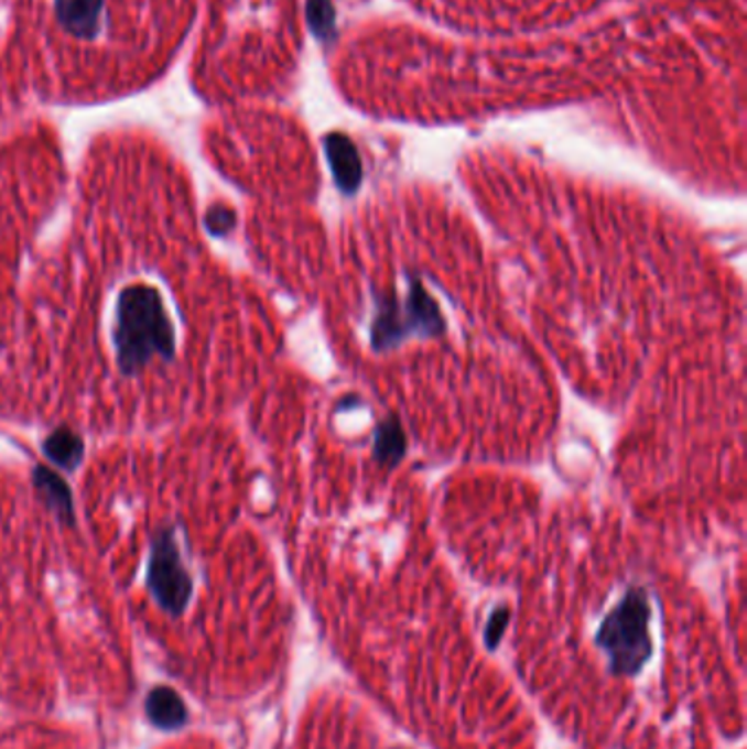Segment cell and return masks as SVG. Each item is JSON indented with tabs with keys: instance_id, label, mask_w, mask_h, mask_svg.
I'll use <instances>...</instances> for the list:
<instances>
[{
	"instance_id": "6da1fadb",
	"label": "cell",
	"mask_w": 747,
	"mask_h": 749,
	"mask_svg": "<svg viewBox=\"0 0 747 749\" xmlns=\"http://www.w3.org/2000/svg\"><path fill=\"white\" fill-rule=\"evenodd\" d=\"M112 340L121 373H139L154 358H174L176 329L156 287L130 285L119 294Z\"/></svg>"
},
{
	"instance_id": "7a4b0ae2",
	"label": "cell",
	"mask_w": 747,
	"mask_h": 749,
	"mask_svg": "<svg viewBox=\"0 0 747 749\" xmlns=\"http://www.w3.org/2000/svg\"><path fill=\"white\" fill-rule=\"evenodd\" d=\"M651 605L645 589H629L607 614L596 633L598 649L607 655L609 671L618 677L638 675L653 655L649 631Z\"/></svg>"
},
{
	"instance_id": "3957f363",
	"label": "cell",
	"mask_w": 747,
	"mask_h": 749,
	"mask_svg": "<svg viewBox=\"0 0 747 749\" xmlns=\"http://www.w3.org/2000/svg\"><path fill=\"white\" fill-rule=\"evenodd\" d=\"M445 332V323L436 301L425 292V287L414 279L403 305L392 296L381 301L374 323L375 351H388L397 347L405 336H439Z\"/></svg>"
},
{
	"instance_id": "277c9868",
	"label": "cell",
	"mask_w": 747,
	"mask_h": 749,
	"mask_svg": "<svg viewBox=\"0 0 747 749\" xmlns=\"http://www.w3.org/2000/svg\"><path fill=\"white\" fill-rule=\"evenodd\" d=\"M148 587L167 614L181 616L187 609L193 580L172 531H161L154 538L148 567Z\"/></svg>"
},
{
	"instance_id": "5b68a950",
	"label": "cell",
	"mask_w": 747,
	"mask_h": 749,
	"mask_svg": "<svg viewBox=\"0 0 747 749\" xmlns=\"http://www.w3.org/2000/svg\"><path fill=\"white\" fill-rule=\"evenodd\" d=\"M145 715L163 732L181 730L188 719L187 706L183 697L170 686H159L148 695Z\"/></svg>"
},
{
	"instance_id": "8992f818",
	"label": "cell",
	"mask_w": 747,
	"mask_h": 749,
	"mask_svg": "<svg viewBox=\"0 0 747 749\" xmlns=\"http://www.w3.org/2000/svg\"><path fill=\"white\" fill-rule=\"evenodd\" d=\"M327 156L340 191L356 193L362 183V165L354 143L347 137L334 134L327 139Z\"/></svg>"
},
{
	"instance_id": "52a82bcc",
	"label": "cell",
	"mask_w": 747,
	"mask_h": 749,
	"mask_svg": "<svg viewBox=\"0 0 747 749\" xmlns=\"http://www.w3.org/2000/svg\"><path fill=\"white\" fill-rule=\"evenodd\" d=\"M33 485L42 502L64 522L73 524V498L68 485L48 467L33 469Z\"/></svg>"
},
{
	"instance_id": "ba28073f",
	"label": "cell",
	"mask_w": 747,
	"mask_h": 749,
	"mask_svg": "<svg viewBox=\"0 0 747 749\" xmlns=\"http://www.w3.org/2000/svg\"><path fill=\"white\" fill-rule=\"evenodd\" d=\"M101 7L104 0H57V18L68 31L90 35L97 29Z\"/></svg>"
},
{
	"instance_id": "9c48e42d",
	"label": "cell",
	"mask_w": 747,
	"mask_h": 749,
	"mask_svg": "<svg viewBox=\"0 0 747 749\" xmlns=\"http://www.w3.org/2000/svg\"><path fill=\"white\" fill-rule=\"evenodd\" d=\"M42 449H44V456L51 463H55L57 467H62L66 471H73L82 463V458H84V441L75 432H71L66 427L55 430L44 441Z\"/></svg>"
},
{
	"instance_id": "30bf717a",
	"label": "cell",
	"mask_w": 747,
	"mask_h": 749,
	"mask_svg": "<svg viewBox=\"0 0 747 749\" xmlns=\"http://www.w3.org/2000/svg\"><path fill=\"white\" fill-rule=\"evenodd\" d=\"M405 454V436L394 416L383 421L375 434L374 458L381 465H394Z\"/></svg>"
},
{
	"instance_id": "8fae6325",
	"label": "cell",
	"mask_w": 747,
	"mask_h": 749,
	"mask_svg": "<svg viewBox=\"0 0 747 749\" xmlns=\"http://www.w3.org/2000/svg\"><path fill=\"white\" fill-rule=\"evenodd\" d=\"M509 618H511V614H509L507 607H498V609L491 614V618H489V622H487V629H485V642H487V647H489L491 651L500 644V640H502V636H505V629H507V625H509Z\"/></svg>"
},
{
	"instance_id": "7c38bea8",
	"label": "cell",
	"mask_w": 747,
	"mask_h": 749,
	"mask_svg": "<svg viewBox=\"0 0 747 749\" xmlns=\"http://www.w3.org/2000/svg\"><path fill=\"white\" fill-rule=\"evenodd\" d=\"M206 226H208V230H210V232H215V235H224V232H228V230L235 226V217H232V213H230L228 208H221V206H217V208H213V210L208 213V217H206Z\"/></svg>"
}]
</instances>
